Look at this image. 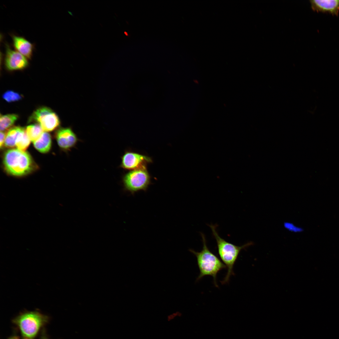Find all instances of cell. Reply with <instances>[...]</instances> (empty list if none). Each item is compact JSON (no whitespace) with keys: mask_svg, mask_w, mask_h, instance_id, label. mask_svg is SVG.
Here are the masks:
<instances>
[{"mask_svg":"<svg viewBox=\"0 0 339 339\" xmlns=\"http://www.w3.org/2000/svg\"><path fill=\"white\" fill-rule=\"evenodd\" d=\"M56 138L59 146L65 150L74 147L80 140L70 128L59 129L56 134Z\"/></svg>","mask_w":339,"mask_h":339,"instance_id":"9","label":"cell"},{"mask_svg":"<svg viewBox=\"0 0 339 339\" xmlns=\"http://www.w3.org/2000/svg\"><path fill=\"white\" fill-rule=\"evenodd\" d=\"M33 142L34 147L38 151L41 153H47L51 147V136L47 132H44L40 136Z\"/></svg>","mask_w":339,"mask_h":339,"instance_id":"12","label":"cell"},{"mask_svg":"<svg viewBox=\"0 0 339 339\" xmlns=\"http://www.w3.org/2000/svg\"><path fill=\"white\" fill-rule=\"evenodd\" d=\"M30 140L27 136L25 130L19 136L16 143L17 149L25 151L29 146Z\"/></svg>","mask_w":339,"mask_h":339,"instance_id":"16","label":"cell"},{"mask_svg":"<svg viewBox=\"0 0 339 339\" xmlns=\"http://www.w3.org/2000/svg\"><path fill=\"white\" fill-rule=\"evenodd\" d=\"M201 234L203 243L202 250L197 252L193 249L189 250V251L196 258L200 271L196 281L200 280L205 276H210L213 278L214 285L218 287L217 274L222 269H225L226 267L222 261L210 250L207 246L204 235L202 233H201Z\"/></svg>","mask_w":339,"mask_h":339,"instance_id":"2","label":"cell"},{"mask_svg":"<svg viewBox=\"0 0 339 339\" xmlns=\"http://www.w3.org/2000/svg\"><path fill=\"white\" fill-rule=\"evenodd\" d=\"M30 121L38 123L44 131L50 132L59 125L60 122L56 114L49 108L46 107L37 109L30 118Z\"/></svg>","mask_w":339,"mask_h":339,"instance_id":"6","label":"cell"},{"mask_svg":"<svg viewBox=\"0 0 339 339\" xmlns=\"http://www.w3.org/2000/svg\"><path fill=\"white\" fill-rule=\"evenodd\" d=\"M25 131L28 137L33 142L37 139L44 132L41 127L39 124L28 126Z\"/></svg>","mask_w":339,"mask_h":339,"instance_id":"15","label":"cell"},{"mask_svg":"<svg viewBox=\"0 0 339 339\" xmlns=\"http://www.w3.org/2000/svg\"><path fill=\"white\" fill-rule=\"evenodd\" d=\"M4 63L6 68L9 71L22 70L28 65L27 58L17 51L11 49L6 45Z\"/></svg>","mask_w":339,"mask_h":339,"instance_id":"8","label":"cell"},{"mask_svg":"<svg viewBox=\"0 0 339 339\" xmlns=\"http://www.w3.org/2000/svg\"><path fill=\"white\" fill-rule=\"evenodd\" d=\"M152 162V159L145 155L126 151L121 157L120 167L128 170H134L147 167Z\"/></svg>","mask_w":339,"mask_h":339,"instance_id":"7","label":"cell"},{"mask_svg":"<svg viewBox=\"0 0 339 339\" xmlns=\"http://www.w3.org/2000/svg\"><path fill=\"white\" fill-rule=\"evenodd\" d=\"M311 8L314 11L337 15L339 13V0H310Z\"/></svg>","mask_w":339,"mask_h":339,"instance_id":"10","label":"cell"},{"mask_svg":"<svg viewBox=\"0 0 339 339\" xmlns=\"http://www.w3.org/2000/svg\"><path fill=\"white\" fill-rule=\"evenodd\" d=\"M125 190L132 194L140 190L146 191L151 183V177L147 167L131 170L123 176Z\"/></svg>","mask_w":339,"mask_h":339,"instance_id":"5","label":"cell"},{"mask_svg":"<svg viewBox=\"0 0 339 339\" xmlns=\"http://www.w3.org/2000/svg\"><path fill=\"white\" fill-rule=\"evenodd\" d=\"M8 339H19L17 337L13 336Z\"/></svg>","mask_w":339,"mask_h":339,"instance_id":"20","label":"cell"},{"mask_svg":"<svg viewBox=\"0 0 339 339\" xmlns=\"http://www.w3.org/2000/svg\"><path fill=\"white\" fill-rule=\"evenodd\" d=\"M3 164L6 171L15 176H22L30 173L37 167L30 155L25 151L12 149L4 154Z\"/></svg>","mask_w":339,"mask_h":339,"instance_id":"3","label":"cell"},{"mask_svg":"<svg viewBox=\"0 0 339 339\" xmlns=\"http://www.w3.org/2000/svg\"><path fill=\"white\" fill-rule=\"evenodd\" d=\"M3 99L8 102L20 100L22 98L19 94L14 91L9 90L5 92L3 95Z\"/></svg>","mask_w":339,"mask_h":339,"instance_id":"17","label":"cell"},{"mask_svg":"<svg viewBox=\"0 0 339 339\" xmlns=\"http://www.w3.org/2000/svg\"><path fill=\"white\" fill-rule=\"evenodd\" d=\"M18 116L15 114L1 115L0 118L1 131L3 132L11 127L18 118Z\"/></svg>","mask_w":339,"mask_h":339,"instance_id":"14","label":"cell"},{"mask_svg":"<svg viewBox=\"0 0 339 339\" xmlns=\"http://www.w3.org/2000/svg\"><path fill=\"white\" fill-rule=\"evenodd\" d=\"M124 33H125V35H128V34H127V33L126 32H124Z\"/></svg>","mask_w":339,"mask_h":339,"instance_id":"21","label":"cell"},{"mask_svg":"<svg viewBox=\"0 0 339 339\" xmlns=\"http://www.w3.org/2000/svg\"><path fill=\"white\" fill-rule=\"evenodd\" d=\"M24 131V128L19 126H15L10 129L6 135L4 145L8 148L16 146L19 137Z\"/></svg>","mask_w":339,"mask_h":339,"instance_id":"13","label":"cell"},{"mask_svg":"<svg viewBox=\"0 0 339 339\" xmlns=\"http://www.w3.org/2000/svg\"><path fill=\"white\" fill-rule=\"evenodd\" d=\"M48 317L37 311L26 312L13 320L19 329L22 339H34Z\"/></svg>","mask_w":339,"mask_h":339,"instance_id":"4","label":"cell"},{"mask_svg":"<svg viewBox=\"0 0 339 339\" xmlns=\"http://www.w3.org/2000/svg\"><path fill=\"white\" fill-rule=\"evenodd\" d=\"M215 239L219 256L227 269L226 276L221 282L222 284L228 283L230 278L234 273L233 271L234 265L239 255L242 250L253 245L252 242H248L241 246H237L227 242L221 238L216 230V225H209Z\"/></svg>","mask_w":339,"mask_h":339,"instance_id":"1","label":"cell"},{"mask_svg":"<svg viewBox=\"0 0 339 339\" xmlns=\"http://www.w3.org/2000/svg\"><path fill=\"white\" fill-rule=\"evenodd\" d=\"M181 316V314L179 312H176L168 315L167 320L168 321H171L178 317Z\"/></svg>","mask_w":339,"mask_h":339,"instance_id":"18","label":"cell"},{"mask_svg":"<svg viewBox=\"0 0 339 339\" xmlns=\"http://www.w3.org/2000/svg\"><path fill=\"white\" fill-rule=\"evenodd\" d=\"M12 38L13 46L17 51L27 58L30 59L33 54V44L22 37L13 35Z\"/></svg>","mask_w":339,"mask_h":339,"instance_id":"11","label":"cell"},{"mask_svg":"<svg viewBox=\"0 0 339 339\" xmlns=\"http://www.w3.org/2000/svg\"><path fill=\"white\" fill-rule=\"evenodd\" d=\"M6 135L5 133L1 131L0 140V147L1 148H2L4 144Z\"/></svg>","mask_w":339,"mask_h":339,"instance_id":"19","label":"cell"}]
</instances>
